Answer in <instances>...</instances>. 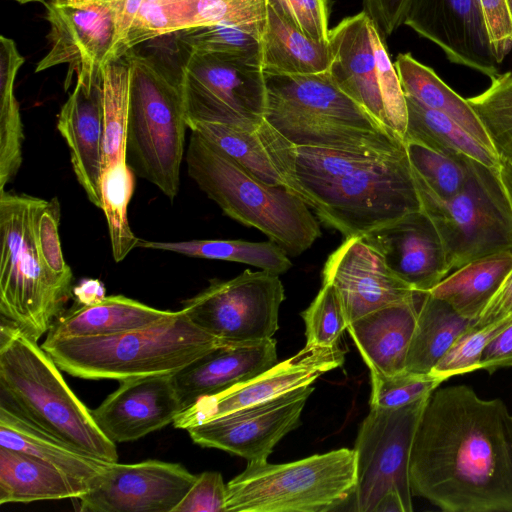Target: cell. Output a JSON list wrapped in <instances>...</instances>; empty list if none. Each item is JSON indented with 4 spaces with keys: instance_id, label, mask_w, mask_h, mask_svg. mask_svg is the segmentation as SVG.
I'll return each mask as SVG.
<instances>
[{
    "instance_id": "cell-40",
    "label": "cell",
    "mask_w": 512,
    "mask_h": 512,
    "mask_svg": "<svg viewBox=\"0 0 512 512\" xmlns=\"http://www.w3.org/2000/svg\"><path fill=\"white\" fill-rule=\"evenodd\" d=\"M189 129L217 147L261 182L272 186H286L257 130L252 132L211 123H195Z\"/></svg>"
},
{
    "instance_id": "cell-13",
    "label": "cell",
    "mask_w": 512,
    "mask_h": 512,
    "mask_svg": "<svg viewBox=\"0 0 512 512\" xmlns=\"http://www.w3.org/2000/svg\"><path fill=\"white\" fill-rule=\"evenodd\" d=\"M284 299L279 275L247 269L229 280H212L182 310L220 344H245L272 338Z\"/></svg>"
},
{
    "instance_id": "cell-20",
    "label": "cell",
    "mask_w": 512,
    "mask_h": 512,
    "mask_svg": "<svg viewBox=\"0 0 512 512\" xmlns=\"http://www.w3.org/2000/svg\"><path fill=\"white\" fill-rule=\"evenodd\" d=\"M404 25L453 63L493 77L499 71L478 0H409Z\"/></svg>"
},
{
    "instance_id": "cell-50",
    "label": "cell",
    "mask_w": 512,
    "mask_h": 512,
    "mask_svg": "<svg viewBox=\"0 0 512 512\" xmlns=\"http://www.w3.org/2000/svg\"><path fill=\"white\" fill-rule=\"evenodd\" d=\"M409 0H363L364 12L381 34L390 35L404 23Z\"/></svg>"
},
{
    "instance_id": "cell-43",
    "label": "cell",
    "mask_w": 512,
    "mask_h": 512,
    "mask_svg": "<svg viewBox=\"0 0 512 512\" xmlns=\"http://www.w3.org/2000/svg\"><path fill=\"white\" fill-rule=\"evenodd\" d=\"M511 323L512 314L488 324H472L460 335L430 373L445 381L456 375L480 370V359L484 349Z\"/></svg>"
},
{
    "instance_id": "cell-51",
    "label": "cell",
    "mask_w": 512,
    "mask_h": 512,
    "mask_svg": "<svg viewBox=\"0 0 512 512\" xmlns=\"http://www.w3.org/2000/svg\"><path fill=\"white\" fill-rule=\"evenodd\" d=\"M507 367H512V323L489 342L480 359V370L489 373Z\"/></svg>"
},
{
    "instance_id": "cell-56",
    "label": "cell",
    "mask_w": 512,
    "mask_h": 512,
    "mask_svg": "<svg viewBox=\"0 0 512 512\" xmlns=\"http://www.w3.org/2000/svg\"><path fill=\"white\" fill-rule=\"evenodd\" d=\"M19 4H28V3H36V2H43L45 0H13Z\"/></svg>"
},
{
    "instance_id": "cell-45",
    "label": "cell",
    "mask_w": 512,
    "mask_h": 512,
    "mask_svg": "<svg viewBox=\"0 0 512 512\" xmlns=\"http://www.w3.org/2000/svg\"><path fill=\"white\" fill-rule=\"evenodd\" d=\"M370 407L400 408L429 397L442 379L432 375L403 371L393 375L370 374Z\"/></svg>"
},
{
    "instance_id": "cell-30",
    "label": "cell",
    "mask_w": 512,
    "mask_h": 512,
    "mask_svg": "<svg viewBox=\"0 0 512 512\" xmlns=\"http://www.w3.org/2000/svg\"><path fill=\"white\" fill-rule=\"evenodd\" d=\"M330 62L329 42L312 40L267 7L261 51L264 74L322 73L328 71Z\"/></svg>"
},
{
    "instance_id": "cell-17",
    "label": "cell",
    "mask_w": 512,
    "mask_h": 512,
    "mask_svg": "<svg viewBox=\"0 0 512 512\" xmlns=\"http://www.w3.org/2000/svg\"><path fill=\"white\" fill-rule=\"evenodd\" d=\"M197 476L178 463L110 462L90 490L77 498L86 512H173Z\"/></svg>"
},
{
    "instance_id": "cell-48",
    "label": "cell",
    "mask_w": 512,
    "mask_h": 512,
    "mask_svg": "<svg viewBox=\"0 0 512 512\" xmlns=\"http://www.w3.org/2000/svg\"><path fill=\"white\" fill-rule=\"evenodd\" d=\"M227 484L217 471H205L195 482L173 512H226Z\"/></svg>"
},
{
    "instance_id": "cell-2",
    "label": "cell",
    "mask_w": 512,
    "mask_h": 512,
    "mask_svg": "<svg viewBox=\"0 0 512 512\" xmlns=\"http://www.w3.org/2000/svg\"><path fill=\"white\" fill-rule=\"evenodd\" d=\"M257 133L286 187L345 238L421 210L406 150L366 155L295 146L265 120Z\"/></svg>"
},
{
    "instance_id": "cell-27",
    "label": "cell",
    "mask_w": 512,
    "mask_h": 512,
    "mask_svg": "<svg viewBox=\"0 0 512 512\" xmlns=\"http://www.w3.org/2000/svg\"><path fill=\"white\" fill-rule=\"evenodd\" d=\"M91 483L32 455L0 446V504L79 498Z\"/></svg>"
},
{
    "instance_id": "cell-42",
    "label": "cell",
    "mask_w": 512,
    "mask_h": 512,
    "mask_svg": "<svg viewBox=\"0 0 512 512\" xmlns=\"http://www.w3.org/2000/svg\"><path fill=\"white\" fill-rule=\"evenodd\" d=\"M482 93L467 98L502 162L512 163V71L490 78Z\"/></svg>"
},
{
    "instance_id": "cell-23",
    "label": "cell",
    "mask_w": 512,
    "mask_h": 512,
    "mask_svg": "<svg viewBox=\"0 0 512 512\" xmlns=\"http://www.w3.org/2000/svg\"><path fill=\"white\" fill-rule=\"evenodd\" d=\"M277 364L276 340L245 344H217L172 374L186 409L199 399L250 380ZM183 409V410H184Z\"/></svg>"
},
{
    "instance_id": "cell-11",
    "label": "cell",
    "mask_w": 512,
    "mask_h": 512,
    "mask_svg": "<svg viewBox=\"0 0 512 512\" xmlns=\"http://www.w3.org/2000/svg\"><path fill=\"white\" fill-rule=\"evenodd\" d=\"M329 74L340 89L384 127L404 138L405 94L378 27L364 12L329 32Z\"/></svg>"
},
{
    "instance_id": "cell-7",
    "label": "cell",
    "mask_w": 512,
    "mask_h": 512,
    "mask_svg": "<svg viewBox=\"0 0 512 512\" xmlns=\"http://www.w3.org/2000/svg\"><path fill=\"white\" fill-rule=\"evenodd\" d=\"M130 101L126 160L135 174L155 185L171 201L180 185L186 112L180 72L130 50Z\"/></svg>"
},
{
    "instance_id": "cell-12",
    "label": "cell",
    "mask_w": 512,
    "mask_h": 512,
    "mask_svg": "<svg viewBox=\"0 0 512 512\" xmlns=\"http://www.w3.org/2000/svg\"><path fill=\"white\" fill-rule=\"evenodd\" d=\"M187 54L180 82L188 127L211 123L256 131L266 109L261 67L227 55Z\"/></svg>"
},
{
    "instance_id": "cell-54",
    "label": "cell",
    "mask_w": 512,
    "mask_h": 512,
    "mask_svg": "<svg viewBox=\"0 0 512 512\" xmlns=\"http://www.w3.org/2000/svg\"><path fill=\"white\" fill-rule=\"evenodd\" d=\"M373 512H407L405 505L396 491L385 493L377 502Z\"/></svg>"
},
{
    "instance_id": "cell-52",
    "label": "cell",
    "mask_w": 512,
    "mask_h": 512,
    "mask_svg": "<svg viewBox=\"0 0 512 512\" xmlns=\"http://www.w3.org/2000/svg\"><path fill=\"white\" fill-rule=\"evenodd\" d=\"M512 314V270L489 301L475 325H484Z\"/></svg>"
},
{
    "instance_id": "cell-49",
    "label": "cell",
    "mask_w": 512,
    "mask_h": 512,
    "mask_svg": "<svg viewBox=\"0 0 512 512\" xmlns=\"http://www.w3.org/2000/svg\"><path fill=\"white\" fill-rule=\"evenodd\" d=\"M493 54L500 64L512 49V10L508 0H478Z\"/></svg>"
},
{
    "instance_id": "cell-25",
    "label": "cell",
    "mask_w": 512,
    "mask_h": 512,
    "mask_svg": "<svg viewBox=\"0 0 512 512\" xmlns=\"http://www.w3.org/2000/svg\"><path fill=\"white\" fill-rule=\"evenodd\" d=\"M266 14L265 0H144L129 31L126 52L189 28L225 22L263 23Z\"/></svg>"
},
{
    "instance_id": "cell-24",
    "label": "cell",
    "mask_w": 512,
    "mask_h": 512,
    "mask_svg": "<svg viewBox=\"0 0 512 512\" xmlns=\"http://www.w3.org/2000/svg\"><path fill=\"white\" fill-rule=\"evenodd\" d=\"M57 129L68 145L78 183L89 201L101 208L104 133L101 79L75 80L74 89L59 112Z\"/></svg>"
},
{
    "instance_id": "cell-8",
    "label": "cell",
    "mask_w": 512,
    "mask_h": 512,
    "mask_svg": "<svg viewBox=\"0 0 512 512\" xmlns=\"http://www.w3.org/2000/svg\"><path fill=\"white\" fill-rule=\"evenodd\" d=\"M39 198L0 191V314L38 341L61 314L73 288L45 268L35 240Z\"/></svg>"
},
{
    "instance_id": "cell-6",
    "label": "cell",
    "mask_w": 512,
    "mask_h": 512,
    "mask_svg": "<svg viewBox=\"0 0 512 512\" xmlns=\"http://www.w3.org/2000/svg\"><path fill=\"white\" fill-rule=\"evenodd\" d=\"M185 161L189 176L222 211L239 223L256 228L288 256H298L321 236L308 205L286 186L256 179L196 132Z\"/></svg>"
},
{
    "instance_id": "cell-38",
    "label": "cell",
    "mask_w": 512,
    "mask_h": 512,
    "mask_svg": "<svg viewBox=\"0 0 512 512\" xmlns=\"http://www.w3.org/2000/svg\"><path fill=\"white\" fill-rule=\"evenodd\" d=\"M130 83L131 68L125 55L109 62L101 72L104 121L102 170L126 160Z\"/></svg>"
},
{
    "instance_id": "cell-57",
    "label": "cell",
    "mask_w": 512,
    "mask_h": 512,
    "mask_svg": "<svg viewBox=\"0 0 512 512\" xmlns=\"http://www.w3.org/2000/svg\"><path fill=\"white\" fill-rule=\"evenodd\" d=\"M509 1V4H510V7H511V10H512V0H508Z\"/></svg>"
},
{
    "instance_id": "cell-10",
    "label": "cell",
    "mask_w": 512,
    "mask_h": 512,
    "mask_svg": "<svg viewBox=\"0 0 512 512\" xmlns=\"http://www.w3.org/2000/svg\"><path fill=\"white\" fill-rule=\"evenodd\" d=\"M416 188L442 241L449 274L480 258L512 252V207L499 169L473 160L466 184L449 199Z\"/></svg>"
},
{
    "instance_id": "cell-55",
    "label": "cell",
    "mask_w": 512,
    "mask_h": 512,
    "mask_svg": "<svg viewBox=\"0 0 512 512\" xmlns=\"http://www.w3.org/2000/svg\"><path fill=\"white\" fill-rule=\"evenodd\" d=\"M499 173L512 207V163L502 162Z\"/></svg>"
},
{
    "instance_id": "cell-29",
    "label": "cell",
    "mask_w": 512,
    "mask_h": 512,
    "mask_svg": "<svg viewBox=\"0 0 512 512\" xmlns=\"http://www.w3.org/2000/svg\"><path fill=\"white\" fill-rule=\"evenodd\" d=\"M174 313L153 308L123 295H111L96 304L79 305L60 314L46 337L111 335L150 326Z\"/></svg>"
},
{
    "instance_id": "cell-39",
    "label": "cell",
    "mask_w": 512,
    "mask_h": 512,
    "mask_svg": "<svg viewBox=\"0 0 512 512\" xmlns=\"http://www.w3.org/2000/svg\"><path fill=\"white\" fill-rule=\"evenodd\" d=\"M135 190V172L127 161L105 167L101 173L100 192L102 207L115 262H121L137 247L139 238L132 232L127 208Z\"/></svg>"
},
{
    "instance_id": "cell-1",
    "label": "cell",
    "mask_w": 512,
    "mask_h": 512,
    "mask_svg": "<svg viewBox=\"0 0 512 512\" xmlns=\"http://www.w3.org/2000/svg\"><path fill=\"white\" fill-rule=\"evenodd\" d=\"M410 483L445 512H512V414L467 385L435 389L414 437Z\"/></svg>"
},
{
    "instance_id": "cell-28",
    "label": "cell",
    "mask_w": 512,
    "mask_h": 512,
    "mask_svg": "<svg viewBox=\"0 0 512 512\" xmlns=\"http://www.w3.org/2000/svg\"><path fill=\"white\" fill-rule=\"evenodd\" d=\"M0 446L37 457L91 485L110 463L44 432L3 401L0 403Z\"/></svg>"
},
{
    "instance_id": "cell-18",
    "label": "cell",
    "mask_w": 512,
    "mask_h": 512,
    "mask_svg": "<svg viewBox=\"0 0 512 512\" xmlns=\"http://www.w3.org/2000/svg\"><path fill=\"white\" fill-rule=\"evenodd\" d=\"M344 357L345 351L340 346L305 345L294 356L275 364L258 376L218 394L199 399L182 410L173 425L187 430L191 426L311 385L322 374L342 366Z\"/></svg>"
},
{
    "instance_id": "cell-26",
    "label": "cell",
    "mask_w": 512,
    "mask_h": 512,
    "mask_svg": "<svg viewBox=\"0 0 512 512\" xmlns=\"http://www.w3.org/2000/svg\"><path fill=\"white\" fill-rule=\"evenodd\" d=\"M422 294L349 323L347 330L370 374L393 375L405 371Z\"/></svg>"
},
{
    "instance_id": "cell-21",
    "label": "cell",
    "mask_w": 512,
    "mask_h": 512,
    "mask_svg": "<svg viewBox=\"0 0 512 512\" xmlns=\"http://www.w3.org/2000/svg\"><path fill=\"white\" fill-rule=\"evenodd\" d=\"M414 291L426 293L449 275L437 229L421 209L360 236Z\"/></svg>"
},
{
    "instance_id": "cell-36",
    "label": "cell",
    "mask_w": 512,
    "mask_h": 512,
    "mask_svg": "<svg viewBox=\"0 0 512 512\" xmlns=\"http://www.w3.org/2000/svg\"><path fill=\"white\" fill-rule=\"evenodd\" d=\"M137 247L173 252L188 257L248 264L280 275L292 267L287 253L276 243L245 240H189L162 242L139 239Z\"/></svg>"
},
{
    "instance_id": "cell-32",
    "label": "cell",
    "mask_w": 512,
    "mask_h": 512,
    "mask_svg": "<svg viewBox=\"0 0 512 512\" xmlns=\"http://www.w3.org/2000/svg\"><path fill=\"white\" fill-rule=\"evenodd\" d=\"M474 321L456 312L447 302L423 293L410 342L405 370L427 374Z\"/></svg>"
},
{
    "instance_id": "cell-44",
    "label": "cell",
    "mask_w": 512,
    "mask_h": 512,
    "mask_svg": "<svg viewBox=\"0 0 512 512\" xmlns=\"http://www.w3.org/2000/svg\"><path fill=\"white\" fill-rule=\"evenodd\" d=\"M301 316L305 323L306 345L339 346L348 322L339 295L332 284L322 283L317 296Z\"/></svg>"
},
{
    "instance_id": "cell-31",
    "label": "cell",
    "mask_w": 512,
    "mask_h": 512,
    "mask_svg": "<svg viewBox=\"0 0 512 512\" xmlns=\"http://www.w3.org/2000/svg\"><path fill=\"white\" fill-rule=\"evenodd\" d=\"M511 270L512 252L489 255L453 271L428 292L475 322Z\"/></svg>"
},
{
    "instance_id": "cell-3",
    "label": "cell",
    "mask_w": 512,
    "mask_h": 512,
    "mask_svg": "<svg viewBox=\"0 0 512 512\" xmlns=\"http://www.w3.org/2000/svg\"><path fill=\"white\" fill-rule=\"evenodd\" d=\"M264 78V120L291 144L366 155L406 150L404 140L343 92L328 71Z\"/></svg>"
},
{
    "instance_id": "cell-37",
    "label": "cell",
    "mask_w": 512,
    "mask_h": 512,
    "mask_svg": "<svg viewBox=\"0 0 512 512\" xmlns=\"http://www.w3.org/2000/svg\"><path fill=\"white\" fill-rule=\"evenodd\" d=\"M264 25L265 22H225L181 30L173 35L187 53L227 55L261 67Z\"/></svg>"
},
{
    "instance_id": "cell-47",
    "label": "cell",
    "mask_w": 512,
    "mask_h": 512,
    "mask_svg": "<svg viewBox=\"0 0 512 512\" xmlns=\"http://www.w3.org/2000/svg\"><path fill=\"white\" fill-rule=\"evenodd\" d=\"M282 20L312 40L329 42V0H265Z\"/></svg>"
},
{
    "instance_id": "cell-19",
    "label": "cell",
    "mask_w": 512,
    "mask_h": 512,
    "mask_svg": "<svg viewBox=\"0 0 512 512\" xmlns=\"http://www.w3.org/2000/svg\"><path fill=\"white\" fill-rule=\"evenodd\" d=\"M322 279L335 287L348 325L372 311L419 295L360 236L346 238L328 256Z\"/></svg>"
},
{
    "instance_id": "cell-4",
    "label": "cell",
    "mask_w": 512,
    "mask_h": 512,
    "mask_svg": "<svg viewBox=\"0 0 512 512\" xmlns=\"http://www.w3.org/2000/svg\"><path fill=\"white\" fill-rule=\"evenodd\" d=\"M21 329L1 319V401L57 439L100 459L117 462L114 442L65 382L52 357Z\"/></svg>"
},
{
    "instance_id": "cell-5",
    "label": "cell",
    "mask_w": 512,
    "mask_h": 512,
    "mask_svg": "<svg viewBox=\"0 0 512 512\" xmlns=\"http://www.w3.org/2000/svg\"><path fill=\"white\" fill-rule=\"evenodd\" d=\"M219 342L183 310L147 327L91 337H46L42 348L68 374L88 380L173 374Z\"/></svg>"
},
{
    "instance_id": "cell-53",
    "label": "cell",
    "mask_w": 512,
    "mask_h": 512,
    "mask_svg": "<svg viewBox=\"0 0 512 512\" xmlns=\"http://www.w3.org/2000/svg\"><path fill=\"white\" fill-rule=\"evenodd\" d=\"M73 295L79 305H92L102 301L106 297L104 284L93 278L81 280L73 287Z\"/></svg>"
},
{
    "instance_id": "cell-35",
    "label": "cell",
    "mask_w": 512,
    "mask_h": 512,
    "mask_svg": "<svg viewBox=\"0 0 512 512\" xmlns=\"http://www.w3.org/2000/svg\"><path fill=\"white\" fill-rule=\"evenodd\" d=\"M24 57L16 43L0 37V191L17 174L22 164L23 123L15 94V83Z\"/></svg>"
},
{
    "instance_id": "cell-33",
    "label": "cell",
    "mask_w": 512,
    "mask_h": 512,
    "mask_svg": "<svg viewBox=\"0 0 512 512\" xmlns=\"http://www.w3.org/2000/svg\"><path fill=\"white\" fill-rule=\"evenodd\" d=\"M394 64L406 97L450 117L476 140L494 151L467 99L452 90L433 69L417 61L410 53H400Z\"/></svg>"
},
{
    "instance_id": "cell-41",
    "label": "cell",
    "mask_w": 512,
    "mask_h": 512,
    "mask_svg": "<svg viewBox=\"0 0 512 512\" xmlns=\"http://www.w3.org/2000/svg\"><path fill=\"white\" fill-rule=\"evenodd\" d=\"M405 146L416 185L441 199L462 190L472 159L448 156L414 141H406Z\"/></svg>"
},
{
    "instance_id": "cell-9",
    "label": "cell",
    "mask_w": 512,
    "mask_h": 512,
    "mask_svg": "<svg viewBox=\"0 0 512 512\" xmlns=\"http://www.w3.org/2000/svg\"><path fill=\"white\" fill-rule=\"evenodd\" d=\"M354 449L340 448L297 461H248L227 483L226 512H325L354 495Z\"/></svg>"
},
{
    "instance_id": "cell-16",
    "label": "cell",
    "mask_w": 512,
    "mask_h": 512,
    "mask_svg": "<svg viewBox=\"0 0 512 512\" xmlns=\"http://www.w3.org/2000/svg\"><path fill=\"white\" fill-rule=\"evenodd\" d=\"M314 391L306 385L187 429L194 443L220 449L247 461L267 460L275 445L300 425Z\"/></svg>"
},
{
    "instance_id": "cell-46",
    "label": "cell",
    "mask_w": 512,
    "mask_h": 512,
    "mask_svg": "<svg viewBox=\"0 0 512 512\" xmlns=\"http://www.w3.org/2000/svg\"><path fill=\"white\" fill-rule=\"evenodd\" d=\"M61 209L57 197L39 198L35 214V240L46 270L58 281L72 287L73 274L64 260L59 237Z\"/></svg>"
},
{
    "instance_id": "cell-34",
    "label": "cell",
    "mask_w": 512,
    "mask_h": 512,
    "mask_svg": "<svg viewBox=\"0 0 512 512\" xmlns=\"http://www.w3.org/2000/svg\"><path fill=\"white\" fill-rule=\"evenodd\" d=\"M407 127L404 142L414 141L456 158H470L499 169L497 154L476 140L450 117L406 97Z\"/></svg>"
},
{
    "instance_id": "cell-22",
    "label": "cell",
    "mask_w": 512,
    "mask_h": 512,
    "mask_svg": "<svg viewBox=\"0 0 512 512\" xmlns=\"http://www.w3.org/2000/svg\"><path fill=\"white\" fill-rule=\"evenodd\" d=\"M183 409L172 374H161L121 381L91 413L109 440L123 443L173 423Z\"/></svg>"
},
{
    "instance_id": "cell-15",
    "label": "cell",
    "mask_w": 512,
    "mask_h": 512,
    "mask_svg": "<svg viewBox=\"0 0 512 512\" xmlns=\"http://www.w3.org/2000/svg\"><path fill=\"white\" fill-rule=\"evenodd\" d=\"M49 50L35 72L68 64L65 87L101 79L103 68L123 57L121 0H45Z\"/></svg>"
},
{
    "instance_id": "cell-14",
    "label": "cell",
    "mask_w": 512,
    "mask_h": 512,
    "mask_svg": "<svg viewBox=\"0 0 512 512\" xmlns=\"http://www.w3.org/2000/svg\"><path fill=\"white\" fill-rule=\"evenodd\" d=\"M429 397L385 409L370 407L355 441V508L373 512L379 499L396 491L407 512L413 511L410 456L414 437Z\"/></svg>"
}]
</instances>
